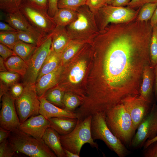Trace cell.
I'll return each mask as SVG.
<instances>
[{
  "label": "cell",
  "instance_id": "1",
  "mask_svg": "<svg viewBox=\"0 0 157 157\" xmlns=\"http://www.w3.org/2000/svg\"><path fill=\"white\" fill-rule=\"evenodd\" d=\"M111 24L94 38L100 45L106 89L101 101L115 106L127 97L139 95L143 69L150 65L152 28L138 21Z\"/></svg>",
  "mask_w": 157,
  "mask_h": 157
},
{
  "label": "cell",
  "instance_id": "2",
  "mask_svg": "<svg viewBox=\"0 0 157 157\" xmlns=\"http://www.w3.org/2000/svg\"><path fill=\"white\" fill-rule=\"evenodd\" d=\"M106 120L109 129L125 146H130L135 131L131 117L122 103L106 113Z\"/></svg>",
  "mask_w": 157,
  "mask_h": 157
},
{
  "label": "cell",
  "instance_id": "3",
  "mask_svg": "<svg viewBox=\"0 0 157 157\" xmlns=\"http://www.w3.org/2000/svg\"><path fill=\"white\" fill-rule=\"evenodd\" d=\"M8 140L16 152L31 157H56L42 139L36 138L17 129L11 132Z\"/></svg>",
  "mask_w": 157,
  "mask_h": 157
},
{
  "label": "cell",
  "instance_id": "4",
  "mask_svg": "<svg viewBox=\"0 0 157 157\" xmlns=\"http://www.w3.org/2000/svg\"><path fill=\"white\" fill-rule=\"evenodd\" d=\"M76 19L66 27L72 40H93L100 30L96 22L95 15L86 5L77 10Z\"/></svg>",
  "mask_w": 157,
  "mask_h": 157
},
{
  "label": "cell",
  "instance_id": "5",
  "mask_svg": "<svg viewBox=\"0 0 157 157\" xmlns=\"http://www.w3.org/2000/svg\"><path fill=\"white\" fill-rule=\"evenodd\" d=\"M92 115L83 119L78 120L74 129L70 133L60 135L61 143L63 148L80 156L81 149L83 145L89 144L92 148L99 149L98 144L92 138L91 125Z\"/></svg>",
  "mask_w": 157,
  "mask_h": 157
},
{
  "label": "cell",
  "instance_id": "6",
  "mask_svg": "<svg viewBox=\"0 0 157 157\" xmlns=\"http://www.w3.org/2000/svg\"><path fill=\"white\" fill-rule=\"evenodd\" d=\"M106 116L104 113H99L92 115L91 125L92 138L94 140H102L118 156L124 157L129 151L109 129L106 124Z\"/></svg>",
  "mask_w": 157,
  "mask_h": 157
},
{
  "label": "cell",
  "instance_id": "7",
  "mask_svg": "<svg viewBox=\"0 0 157 157\" xmlns=\"http://www.w3.org/2000/svg\"><path fill=\"white\" fill-rule=\"evenodd\" d=\"M19 10L30 24L45 37L51 34L57 26L48 14L47 9L32 2L23 0Z\"/></svg>",
  "mask_w": 157,
  "mask_h": 157
},
{
  "label": "cell",
  "instance_id": "8",
  "mask_svg": "<svg viewBox=\"0 0 157 157\" xmlns=\"http://www.w3.org/2000/svg\"><path fill=\"white\" fill-rule=\"evenodd\" d=\"M137 15L136 11L128 7L106 5L99 10L95 15L100 31L110 24L127 23L132 20Z\"/></svg>",
  "mask_w": 157,
  "mask_h": 157
},
{
  "label": "cell",
  "instance_id": "9",
  "mask_svg": "<svg viewBox=\"0 0 157 157\" xmlns=\"http://www.w3.org/2000/svg\"><path fill=\"white\" fill-rule=\"evenodd\" d=\"M35 84H23V92L15 100L16 109L21 123L30 117L39 114L40 101L36 92Z\"/></svg>",
  "mask_w": 157,
  "mask_h": 157
},
{
  "label": "cell",
  "instance_id": "10",
  "mask_svg": "<svg viewBox=\"0 0 157 157\" xmlns=\"http://www.w3.org/2000/svg\"><path fill=\"white\" fill-rule=\"evenodd\" d=\"M52 38L51 33L37 47L27 62V70L22 78L23 84L35 83L40 70L50 51Z\"/></svg>",
  "mask_w": 157,
  "mask_h": 157
},
{
  "label": "cell",
  "instance_id": "11",
  "mask_svg": "<svg viewBox=\"0 0 157 157\" xmlns=\"http://www.w3.org/2000/svg\"><path fill=\"white\" fill-rule=\"evenodd\" d=\"M130 146L135 149L143 146L146 142L157 135V104L154 103L151 110L138 126Z\"/></svg>",
  "mask_w": 157,
  "mask_h": 157
},
{
  "label": "cell",
  "instance_id": "12",
  "mask_svg": "<svg viewBox=\"0 0 157 157\" xmlns=\"http://www.w3.org/2000/svg\"><path fill=\"white\" fill-rule=\"evenodd\" d=\"M0 127L11 132L19 129L21 124L15 108V100L9 91L2 97Z\"/></svg>",
  "mask_w": 157,
  "mask_h": 157
},
{
  "label": "cell",
  "instance_id": "13",
  "mask_svg": "<svg viewBox=\"0 0 157 157\" xmlns=\"http://www.w3.org/2000/svg\"><path fill=\"white\" fill-rule=\"evenodd\" d=\"M139 95L129 96L122 101L131 118L134 130L138 126L149 113L152 104L141 99Z\"/></svg>",
  "mask_w": 157,
  "mask_h": 157
},
{
  "label": "cell",
  "instance_id": "14",
  "mask_svg": "<svg viewBox=\"0 0 157 157\" xmlns=\"http://www.w3.org/2000/svg\"><path fill=\"white\" fill-rule=\"evenodd\" d=\"M49 125L48 119L39 114L30 117L21 123L18 129L34 138L41 139Z\"/></svg>",
  "mask_w": 157,
  "mask_h": 157
},
{
  "label": "cell",
  "instance_id": "15",
  "mask_svg": "<svg viewBox=\"0 0 157 157\" xmlns=\"http://www.w3.org/2000/svg\"><path fill=\"white\" fill-rule=\"evenodd\" d=\"M5 20L17 31L30 33L35 36L42 43L47 37L38 32L29 22L19 10L6 13Z\"/></svg>",
  "mask_w": 157,
  "mask_h": 157
},
{
  "label": "cell",
  "instance_id": "16",
  "mask_svg": "<svg viewBox=\"0 0 157 157\" xmlns=\"http://www.w3.org/2000/svg\"><path fill=\"white\" fill-rule=\"evenodd\" d=\"M154 68L150 64L145 66L143 70L139 97L151 104L155 99L154 92Z\"/></svg>",
  "mask_w": 157,
  "mask_h": 157
},
{
  "label": "cell",
  "instance_id": "17",
  "mask_svg": "<svg viewBox=\"0 0 157 157\" xmlns=\"http://www.w3.org/2000/svg\"><path fill=\"white\" fill-rule=\"evenodd\" d=\"M40 101L39 114L49 119L53 117L78 118L75 111H72L57 106L49 102L43 97L38 98Z\"/></svg>",
  "mask_w": 157,
  "mask_h": 157
},
{
  "label": "cell",
  "instance_id": "18",
  "mask_svg": "<svg viewBox=\"0 0 157 157\" xmlns=\"http://www.w3.org/2000/svg\"><path fill=\"white\" fill-rule=\"evenodd\" d=\"M62 69V67L60 66L53 72L43 75L36 81L35 84V88L38 98L43 97L48 90L58 83Z\"/></svg>",
  "mask_w": 157,
  "mask_h": 157
},
{
  "label": "cell",
  "instance_id": "19",
  "mask_svg": "<svg viewBox=\"0 0 157 157\" xmlns=\"http://www.w3.org/2000/svg\"><path fill=\"white\" fill-rule=\"evenodd\" d=\"M52 33L51 49L56 53H61L72 39L66 27L57 26Z\"/></svg>",
  "mask_w": 157,
  "mask_h": 157
},
{
  "label": "cell",
  "instance_id": "20",
  "mask_svg": "<svg viewBox=\"0 0 157 157\" xmlns=\"http://www.w3.org/2000/svg\"><path fill=\"white\" fill-rule=\"evenodd\" d=\"M42 139L57 156L66 157L64 148L60 140V134L54 129L48 127Z\"/></svg>",
  "mask_w": 157,
  "mask_h": 157
},
{
  "label": "cell",
  "instance_id": "21",
  "mask_svg": "<svg viewBox=\"0 0 157 157\" xmlns=\"http://www.w3.org/2000/svg\"><path fill=\"white\" fill-rule=\"evenodd\" d=\"M49 127L54 129L60 135H65L71 132L76 127L77 118L53 117L48 119Z\"/></svg>",
  "mask_w": 157,
  "mask_h": 157
},
{
  "label": "cell",
  "instance_id": "22",
  "mask_svg": "<svg viewBox=\"0 0 157 157\" xmlns=\"http://www.w3.org/2000/svg\"><path fill=\"white\" fill-rule=\"evenodd\" d=\"M76 10L67 8H58L52 17L56 26L66 27L77 17Z\"/></svg>",
  "mask_w": 157,
  "mask_h": 157
},
{
  "label": "cell",
  "instance_id": "23",
  "mask_svg": "<svg viewBox=\"0 0 157 157\" xmlns=\"http://www.w3.org/2000/svg\"><path fill=\"white\" fill-rule=\"evenodd\" d=\"M61 53H56L51 49L40 70L36 81L43 75L53 72L59 66L60 62H61Z\"/></svg>",
  "mask_w": 157,
  "mask_h": 157
},
{
  "label": "cell",
  "instance_id": "24",
  "mask_svg": "<svg viewBox=\"0 0 157 157\" xmlns=\"http://www.w3.org/2000/svg\"><path fill=\"white\" fill-rule=\"evenodd\" d=\"M8 71L19 74L22 78L27 70V62L17 55L12 56L5 60Z\"/></svg>",
  "mask_w": 157,
  "mask_h": 157
},
{
  "label": "cell",
  "instance_id": "25",
  "mask_svg": "<svg viewBox=\"0 0 157 157\" xmlns=\"http://www.w3.org/2000/svg\"><path fill=\"white\" fill-rule=\"evenodd\" d=\"M20 76L17 73L8 71L0 72V97L9 91L12 85L17 82Z\"/></svg>",
  "mask_w": 157,
  "mask_h": 157
},
{
  "label": "cell",
  "instance_id": "26",
  "mask_svg": "<svg viewBox=\"0 0 157 157\" xmlns=\"http://www.w3.org/2000/svg\"><path fill=\"white\" fill-rule=\"evenodd\" d=\"M38 47L19 40L15 45L13 50L15 55L27 62Z\"/></svg>",
  "mask_w": 157,
  "mask_h": 157
},
{
  "label": "cell",
  "instance_id": "27",
  "mask_svg": "<svg viewBox=\"0 0 157 157\" xmlns=\"http://www.w3.org/2000/svg\"><path fill=\"white\" fill-rule=\"evenodd\" d=\"M88 40H72L61 53V62L64 64L72 58L79 51L84 43Z\"/></svg>",
  "mask_w": 157,
  "mask_h": 157
},
{
  "label": "cell",
  "instance_id": "28",
  "mask_svg": "<svg viewBox=\"0 0 157 157\" xmlns=\"http://www.w3.org/2000/svg\"><path fill=\"white\" fill-rule=\"evenodd\" d=\"M86 67L85 60H81L77 63L71 70L68 75L69 82L73 84L80 82L84 76Z\"/></svg>",
  "mask_w": 157,
  "mask_h": 157
},
{
  "label": "cell",
  "instance_id": "29",
  "mask_svg": "<svg viewBox=\"0 0 157 157\" xmlns=\"http://www.w3.org/2000/svg\"><path fill=\"white\" fill-rule=\"evenodd\" d=\"M65 93L64 91L61 88H51L45 93L43 97L49 102L64 108L63 101Z\"/></svg>",
  "mask_w": 157,
  "mask_h": 157
},
{
  "label": "cell",
  "instance_id": "30",
  "mask_svg": "<svg viewBox=\"0 0 157 157\" xmlns=\"http://www.w3.org/2000/svg\"><path fill=\"white\" fill-rule=\"evenodd\" d=\"M150 65L154 68L157 64V25L152 26L149 47Z\"/></svg>",
  "mask_w": 157,
  "mask_h": 157
},
{
  "label": "cell",
  "instance_id": "31",
  "mask_svg": "<svg viewBox=\"0 0 157 157\" xmlns=\"http://www.w3.org/2000/svg\"><path fill=\"white\" fill-rule=\"evenodd\" d=\"M17 31L0 32V42L13 50L16 42L19 40Z\"/></svg>",
  "mask_w": 157,
  "mask_h": 157
},
{
  "label": "cell",
  "instance_id": "32",
  "mask_svg": "<svg viewBox=\"0 0 157 157\" xmlns=\"http://www.w3.org/2000/svg\"><path fill=\"white\" fill-rule=\"evenodd\" d=\"M157 6V3H146L142 6L137 20L147 22L152 18Z\"/></svg>",
  "mask_w": 157,
  "mask_h": 157
},
{
  "label": "cell",
  "instance_id": "33",
  "mask_svg": "<svg viewBox=\"0 0 157 157\" xmlns=\"http://www.w3.org/2000/svg\"><path fill=\"white\" fill-rule=\"evenodd\" d=\"M63 103L64 108L72 111H74L81 104L79 99L77 96L66 92L65 93Z\"/></svg>",
  "mask_w": 157,
  "mask_h": 157
},
{
  "label": "cell",
  "instance_id": "34",
  "mask_svg": "<svg viewBox=\"0 0 157 157\" xmlns=\"http://www.w3.org/2000/svg\"><path fill=\"white\" fill-rule=\"evenodd\" d=\"M23 0H0V8L6 13L19 10Z\"/></svg>",
  "mask_w": 157,
  "mask_h": 157
},
{
  "label": "cell",
  "instance_id": "35",
  "mask_svg": "<svg viewBox=\"0 0 157 157\" xmlns=\"http://www.w3.org/2000/svg\"><path fill=\"white\" fill-rule=\"evenodd\" d=\"M86 0H58V8H67L74 10L81 6L86 5Z\"/></svg>",
  "mask_w": 157,
  "mask_h": 157
},
{
  "label": "cell",
  "instance_id": "36",
  "mask_svg": "<svg viewBox=\"0 0 157 157\" xmlns=\"http://www.w3.org/2000/svg\"><path fill=\"white\" fill-rule=\"evenodd\" d=\"M17 35L19 40L25 43L39 46L42 43L34 35L25 31H17Z\"/></svg>",
  "mask_w": 157,
  "mask_h": 157
},
{
  "label": "cell",
  "instance_id": "37",
  "mask_svg": "<svg viewBox=\"0 0 157 157\" xmlns=\"http://www.w3.org/2000/svg\"><path fill=\"white\" fill-rule=\"evenodd\" d=\"M16 152L8 140L0 143V157H13Z\"/></svg>",
  "mask_w": 157,
  "mask_h": 157
},
{
  "label": "cell",
  "instance_id": "38",
  "mask_svg": "<svg viewBox=\"0 0 157 157\" xmlns=\"http://www.w3.org/2000/svg\"><path fill=\"white\" fill-rule=\"evenodd\" d=\"M86 5L95 15L101 8L106 5L104 0H86Z\"/></svg>",
  "mask_w": 157,
  "mask_h": 157
},
{
  "label": "cell",
  "instance_id": "39",
  "mask_svg": "<svg viewBox=\"0 0 157 157\" xmlns=\"http://www.w3.org/2000/svg\"><path fill=\"white\" fill-rule=\"evenodd\" d=\"M24 90V85L17 82L10 87L8 91L12 97L16 100L21 95Z\"/></svg>",
  "mask_w": 157,
  "mask_h": 157
},
{
  "label": "cell",
  "instance_id": "40",
  "mask_svg": "<svg viewBox=\"0 0 157 157\" xmlns=\"http://www.w3.org/2000/svg\"><path fill=\"white\" fill-rule=\"evenodd\" d=\"M144 149V157H157V140L151 143Z\"/></svg>",
  "mask_w": 157,
  "mask_h": 157
},
{
  "label": "cell",
  "instance_id": "41",
  "mask_svg": "<svg viewBox=\"0 0 157 157\" xmlns=\"http://www.w3.org/2000/svg\"><path fill=\"white\" fill-rule=\"evenodd\" d=\"M0 55L5 60L12 56L16 55L13 50L1 43L0 44Z\"/></svg>",
  "mask_w": 157,
  "mask_h": 157
},
{
  "label": "cell",
  "instance_id": "42",
  "mask_svg": "<svg viewBox=\"0 0 157 157\" xmlns=\"http://www.w3.org/2000/svg\"><path fill=\"white\" fill-rule=\"evenodd\" d=\"M157 3V0H131L127 7L132 8L142 7L149 3Z\"/></svg>",
  "mask_w": 157,
  "mask_h": 157
},
{
  "label": "cell",
  "instance_id": "43",
  "mask_svg": "<svg viewBox=\"0 0 157 157\" xmlns=\"http://www.w3.org/2000/svg\"><path fill=\"white\" fill-rule=\"evenodd\" d=\"M58 0H48V7L47 12L51 17L54 16L58 9L57 3Z\"/></svg>",
  "mask_w": 157,
  "mask_h": 157
},
{
  "label": "cell",
  "instance_id": "44",
  "mask_svg": "<svg viewBox=\"0 0 157 157\" xmlns=\"http://www.w3.org/2000/svg\"><path fill=\"white\" fill-rule=\"evenodd\" d=\"M11 131L0 127V143L7 140Z\"/></svg>",
  "mask_w": 157,
  "mask_h": 157
},
{
  "label": "cell",
  "instance_id": "45",
  "mask_svg": "<svg viewBox=\"0 0 157 157\" xmlns=\"http://www.w3.org/2000/svg\"><path fill=\"white\" fill-rule=\"evenodd\" d=\"M0 30L1 31H17L8 24L2 22H0Z\"/></svg>",
  "mask_w": 157,
  "mask_h": 157
},
{
  "label": "cell",
  "instance_id": "46",
  "mask_svg": "<svg viewBox=\"0 0 157 157\" xmlns=\"http://www.w3.org/2000/svg\"><path fill=\"white\" fill-rule=\"evenodd\" d=\"M31 2L41 8L48 10V0H35Z\"/></svg>",
  "mask_w": 157,
  "mask_h": 157
},
{
  "label": "cell",
  "instance_id": "47",
  "mask_svg": "<svg viewBox=\"0 0 157 157\" xmlns=\"http://www.w3.org/2000/svg\"><path fill=\"white\" fill-rule=\"evenodd\" d=\"M154 92L155 100L157 101V64L154 68Z\"/></svg>",
  "mask_w": 157,
  "mask_h": 157
},
{
  "label": "cell",
  "instance_id": "48",
  "mask_svg": "<svg viewBox=\"0 0 157 157\" xmlns=\"http://www.w3.org/2000/svg\"><path fill=\"white\" fill-rule=\"evenodd\" d=\"M131 0H114L111 5L114 6H123L128 5Z\"/></svg>",
  "mask_w": 157,
  "mask_h": 157
},
{
  "label": "cell",
  "instance_id": "49",
  "mask_svg": "<svg viewBox=\"0 0 157 157\" xmlns=\"http://www.w3.org/2000/svg\"><path fill=\"white\" fill-rule=\"evenodd\" d=\"M157 23V6L154 13V14L150 19V24L152 26Z\"/></svg>",
  "mask_w": 157,
  "mask_h": 157
},
{
  "label": "cell",
  "instance_id": "50",
  "mask_svg": "<svg viewBox=\"0 0 157 157\" xmlns=\"http://www.w3.org/2000/svg\"><path fill=\"white\" fill-rule=\"evenodd\" d=\"M4 60L1 56L0 57V72L8 71L5 64Z\"/></svg>",
  "mask_w": 157,
  "mask_h": 157
},
{
  "label": "cell",
  "instance_id": "51",
  "mask_svg": "<svg viewBox=\"0 0 157 157\" xmlns=\"http://www.w3.org/2000/svg\"><path fill=\"white\" fill-rule=\"evenodd\" d=\"M66 157H79L80 156L64 148Z\"/></svg>",
  "mask_w": 157,
  "mask_h": 157
},
{
  "label": "cell",
  "instance_id": "52",
  "mask_svg": "<svg viewBox=\"0 0 157 157\" xmlns=\"http://www.w3.org/2000/svg\"><path fill=\"white\" fill-rule=\"evenodd\" d=\"M157 140V135L153 139L147 140L144 143L143 147L144 149L146 148L149 145L154 141Z\"/></svg>",
  "mask_w": 157,
  "mask_h": 157
},
{
  "label": "cell",
  "instance_id": "53",
  "mask_svg": "<svg viewBox=\"0 0 157 157\" xmlns=\"http://www.w3.org/2000/svg\"><path fill=\"white\" fill-rule=\"evenodd\" d=\"M114 0H104V2L106 5H111Z\"/></svg>",
  "mask_w": 157,
  "mask_h": 157
},
{
  "label": "cell",
  "instance_id": "54",
  "mask_svg": "<svg viewBox=\"0 0 157 157\" xmlns=\"http://www.w3.org/2000/svg\"><path fill=\"white\" fill-rule=\"evenodd\" d=\"M27 1H30V2H33V1L35 0H25Z\"/></svg>",
  "mask_w": 157,
  "mask_h": 157
},
{
  "label": "cell",
  "instance_id": "55",
  "mask_svg": "<svg viewBox=\"0 0 157 157\" xmlns=\"http://www.w3.org/2000/svg\"></svg>",
  "mask_w": 157,
  "mask_h": 157
}]
</instances>
